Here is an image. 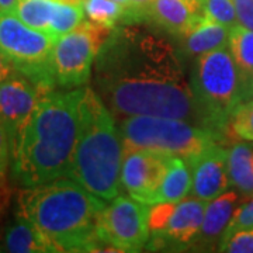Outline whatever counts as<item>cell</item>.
Masks as SVG:
<instances>
[{"label":"cell","mask_w":253,"mask_h":253,"mask_svg":"<svg viewBox=\"0 0 253 253\" xmlns=\"http://www.w3.org/2000/svg\"><path fill=\"white\" fill-rule=\"evenodd\" d=\"M124 148H142L179 156L190 162L210 145L224 139L215 131L186 120L131 116L120 121Z\"/></svg>","instance_id":"cell-6"},{"label":"cell","mask_w":253,"mask_h":253,"mask_svg":"<svg viewBox=\"0 0 253 253\" xmlns=\"http://www.w3.org/2000/svg\"><path fill=\"white\" fill-rule=\"evenodd\" d=\"M124 145L113 113L90 87H84L81 101L79 136L68 177L91 194L111 201L121 190Z\"/></svg>","instance_id":"cell-4"},{"label":"cell","mask_w":253,"mask_h":253,"mask_svg":"<svg viewBox=\"0 0 253 253\" xmlns=\"http://www.w3.org/2000/svg\"><path fill=\"white\" fill-rule=\"evenodd\" d=\"M191 193V169L187 161L172 156L161 187L155 196L154 204L158 203H180ZM152 204V206H154Z\"/></svg>","instance_id":"cell-18"},{"label":"cell","mask_w":253,"mask_h":253,"mask_svg":"<svg viewBox=\"0 0 253 253\" xmlns=\"http://www.w3.org/2000/svg\"><path fill=\"white\" fill-rule=\"evenodd\" d=\"M44 93L21 73L0 83V123L9 136L10 151Z\"/></svg>","instance_id":"cell-12"},{"label":"cell","mask_w":253,"mask_h":253,"mask_svg":"<svg viewBox=\"0 0 253 253\" xmlns=\"http://www.w3.org/2000/svg\"><path fill=\"white\" fill-rule=\"evenodd\" d=\"M170 155L142 148H124L121 166V186L129 197L152 206L162 184Z\"/></svg>","instance_id":"cell-10"},{"label":"cell","mask_w":253,"mask_h":253,"mask_svg":"<svg viewBox=\"0 0 253 253\" xmlns=\"http://www.w3.org/2000/svg\"><path fill=\"white\" fill-rule=\"evenodd\" d=\"M189 163L193 197L211 201L231 187L228 172V149L219 142L210 145Z\"/></svg>","instance_id":"cell-13"},{"label":"cell","mask_w":253,"mask_h":253,"mask_svg":"<svg viewBox=\"0 0 253 253\" xmlns=\"http://www.w3.org/2000/svg\"><path fill=\"white\" fill-rule=\"evenodd\" d=\"M244 200V196L238 190L228 189L221 196L208 201L203 218V225L193 245V249L207 252L217 248L218 251V246L225 235L236 210Z\"/></svg>","instance_id":"cell-14"},{"label":"cell","mask_w":253,"mask_h":253,"mask_svg":"<svg viewBox=\"0 0 253 253\" xmlns=\"http://www.w3.org/2000/svg\"><path fill=\"white\" fill-rule=\"evenodd\" d=\"M231 27L215 23L204 16L180 37V51L184 56L199 58L201 55L228 46Z\"/></svg>","instance_id":"cell-16"},{"label":"cell","mask_w":253,"mask_h":253,"mask_svg":"<svg viewBox=\"0 0 253 253\" xmlns=\"http://www.w3.org/2000/svg\"><path fill=\"white\" fill-rule=\"evenodd\" d=\"M228 135L242 141H253V99L241 101L228 123Z\"/></svg>","instance_id":"cell-23"},{"label":"cell","mask_w":253,"mask_h":253,"mask_svg":"<svg viewBox=\"0 0 253 253\" xmlns=\"http://www.w3.org/2000/svg\"><path fill=\"white\" fill-rule=\"evenodd\" d=\"M82 4L91 23L109 28H116L124 24H135L131 7L114 0H83Z\"/></svg>","instance_id":"cell-20"},{"label":"cell","mask_w":253,"mask_h":253,"mask_svg":"<svg viewBox=\"0 0 253 253\" xmlns=\"http://www.w3.org/2000/svg\"><path fill=\"white\" fill-rule=\"evenodd\" d=\"M218 252L253 253V226L225 234L218 246Z\"/></svg>","instance_id":"cell-25"},{"label":"cell","mask_w":253,"mask_h":253,"mask_svg":"<svg viewBox=\"0 0 253 253\" xmlns=\"http://www.w3.org/2000/svg\"><path fill=\"white\" fill-rule=\"evenodd\" d=\"M190 84L208 128L225 138L235 107L246 100V83L228 48L199 56L193 66Z\"/></svg>","instance_id":"cell-5"},{"label":"cell","mask_w":253,"mask_h":253,"mask_svg":"<svg viewBox=\"0 0 253 253\" xmlns=\"http://www.w3.org/2000/svg\"><path fill=\"white\" fill-rule=\"evenodd\" d=\"M228 49L246 83L253 76V30L241 24L231 27Z\"/></svg>","instance_id":"cell-22"},{"label":"cell","mask_w":253,"mask_h":253,"mask_svg":"<svg viewBox=\"0 0 253 253\" xmlns=\"http://www.w3.org/2000/svg\"><path fill=\"white\" fill-rule=\"evenodd\" d=\"M55 41L52 36L23 23L13 11H0V52L42 91L58 86L52 69Z\"/></svg>","instance_id":"cell-7"},{"label":"cell","mask_w":253,"mask_h":253,"mask_svg":"<svg viewBox=\"0 0 253 253\" xmlns=\"http://www.w3.org/2000/svg\"><path fill=\"white\" fill-rule=\"evenodd\" d=\"M111 31L113 28L84 20L79 27L56 38L52 69L59 87L78 89L89 82L91 68Z\"/></svg>","instance_id":"cell-8"},{"label":"cell","mask_w":253,"mask_h":253,"mask_svg":"<svg viewBox=\"0 0 253 253\" xmlns=\"http://www.w3.org/2000/svg\"><path fill=\"white\" fill-rule=\"evenodd\" d=\"M10 158H11V151H10L9 136L3 124L0 123V176H3L7 170Z\"/></svg>","instance_id":"cell-28"},{"label":"cell","mask_w":253,"mask_h":253,"mask_svg":"<svg viewBox=\"0 0 253 253\" xmlns=\"http://www.w3.org/2000/svg\"><path fill=\"white\" fill-rule=\"evenodd\" d=\"M155 0H129V7L135 18V23H145V11Z\"/></svg>","instance_id":"cell-29"},{"label":"cell","mask_w":253,"mask_h":253,"mask_svg":"<svg viewBox=\"0 0 253 253\" xmlns=\"http://www.w3.org/2000/svg\"><path fill=\"white\" fill-rule=\"evenodd\" d=\"M246 99H253V76L246 81Z\"/></svg>","instance_id":"cell-32"},{"label":"cell","mask_w":253,"mask_h":253,"mask_svg":"<svg viewBox=\"0 0 253 253\" xmlns=\"http://www.w3.org/2000/svg\"><path fill=\"white\" fill-rule=\"evenodd\" d=\"M201 17L200 0H155L145 11V23L179 38Z\"/></svg>","instance_id":"cell-15"},{"label":"cell","mask_w":253,"mask_h":253,"mask_svg":"<svg viewBox=\"0 0 253 253\" xmlns=\"http://www.w3.org/2000/svg\"><path fill=\"white\" fill-rule=\"evenodd\" d=\"M253 226V196L244 200V203L238 207L235 215L232 218L231 224L228 226L225 234L232 232L241 228H251Z\"/></svg>","instance_id":"cell-26"},{"label":"cell","mask_w":253,"mask_h":253,"mask_svg":"<svg viewBox=\"0 0 253 253\" xmlns=\"http://www.w3.org/2000/svg\"><path fill=\"white\" fill-rule=\"evenodd\" d=\"M207 207V201L191 197L181 200L173 207L172 214L163 229L149 238L146 249H170L184 251L191 248L199 236L203 225V218Z\"/></svg>","instance_id":"cell-11"},{"label":"cell","mask_w":253,"mask_h":253,"mask_svg":"<svg viewBox=\"0 0 253 253\" xmlns=\"http://www.w3.org/2000/svg\"><path fill=\"white\" fill-rule=\"evenodd\" d=\"M18 0H0V11H11L16 7Z\"/></svg>","instance_id":"cell-31"},{"label":"cell","mask_w":253,"mask_h":253,"mask_svg":"<svg viewBox=\"0 0 253 253\" xmlns=\"http://www.w3.org/2000/svg\"><path fill=\"white\" fill-rule=\"evenodd\" d=\"M201 11L206 18L226 27H234L238 23L234 0H200Z\"/></svg>","instance_id":"cell-24"},{"label":"cell","mask_w":253,"mask_h":253,"mask_svg":"<svg viewBox=\"0 0 253 253\" xmlns=\"http://www.w3.org/2000/svg\"><path fill=\"white\" fill-rule=\"evenodd\" d=\"M61 0H18L11 10L31 28L49 34Z\"/></svg>","instance_id":"cell-21"},{"label":"cell","mask_w":253,"mask_h":253,"mask_svg":"<svg viewBox=\"0 0 253 253\" xmlns=\"http://www.w3.org/2000/svg\"><path fill=\"white\" fill-rule=\"evenodd\" d=\"M4 246L13 253H45L54 252L51 244L36 226L26 218L18 217L4 235Z\"/></svg>","instance_id":"cell-19"},{"label":"cell","mask_w":253,"mask_h":253,"mask_svg":"<svg viewBox=\"0 0 253 253\" xmlns=\"http://www.w3.org/2000/svg\"><path fill=\"white\" fill-rule=\"evenodd\" d=\"M61 1H66V3H75V4H82L83 0H61Z\"/></svg>","instance_id":"cell-33"},{"label":"cell","mask_w":253,"mask_h":253,"mask_svg":"<svg viewBox=\"0 0 253 253\" xmlns=\"http://www.w3.org/2000/svg\"><path fill=\"white\" fill-rule=\"evenodd\" d=\"M141 26L113 28L96 59V91L113 114L179 118L208 128L181 51L159 31Z\"/></svg>","instance_id":"cell-1"},{"label":"cell","mask_w":253,"mask_h":253,"mask_svg":"<svg viewBox=\"0 0 253 253\" xmlns=\"http://www.w3.org/2000/svg\"><path fill=\"white\" fill-rule=\"evenodd\" d=\"M234 3L238 23L249 30H253V0H234Z\"/></svg>","instance_id":"cell-27"},{"label":"cell","mask_w":253,"mask_h":253,"mask_svg":"<svg viewBox=\"0 0 253 253\" xmlns=\"http://www.w3.org/2000/svg\"><path fill=\"white\" fill-rule=\"evenodd\" d=\"M228 172L231 187L244 199L253 196V141L236 142L228 149Z\"/></svg>","instance_id":"cell-17"},{"label":"cell","mask_w":253,"mask_h":253,"mask_svg":"<svg viewBox=\"0 0 253 253\" xmlns=\"http://www.w3.org/2000/svg\"><path fill=\"white\" fill-rule=\"evenodd\" d=\"M84 87L44 93L11 148L13 172L23 187L66 177L79 136Z\"/></svg>","instance_id":"cell-2"},{"label":"cell","mask_w":253,"mask_h":253,"mask_svg":"<svg viewBox=\"0 0 253 253\" xmlns=\"http://www.w3.org/2000/svg\"><path fill=\"white\" fill-rule=\"evenodd\" d=\"M114 1L121 3V4H124V6H129V0H114Z\"/></svg>","instance_id":"cell-34"},{"label":"cell","mask_w":253,"mask_h":253,"mask_svg":"<svg viewBox=\"0 0 253 253\" xmlns=\"http://www.w3.org/2000/svg\"><path fill=\"white\" fill-rule=\"evenodd\" d=\"M149 206L117 196L100 211L96 222L99 241L114 252H141L149 242Z\"/></svg>","instance_id":"cell-9"},{"label":"cell","mask_w":253,"mask_h":253,"mask_svg":"<svg viewBox=\"0 0 253 253\" xmlns=\"http://www.w3.org/2000/svg\"><path fill=\"white\" fill-rule=\"evenodd\" d=\"M16 73H20L16 69V66L10 61L9 58L4 54L0 52V83L10 79L11 76H14Z\"/></svg>","instance_id":"cell-30"},{"label":"cell","mask_w":253,"mask_h":253,"mask_svg":"<svg viewBox=\"0 0 253 253\" xmlns=\"http://www.w3.org/2000/svg\"><path fill=\"white\" fill-rule=\"evenodd\" d=\"M106 203L66 176L24 187L17 215L36 226L54 252H96L106 251L96 235L97 217Z\"/></svg>","instance_id":"cell-3"}]
</instances>
